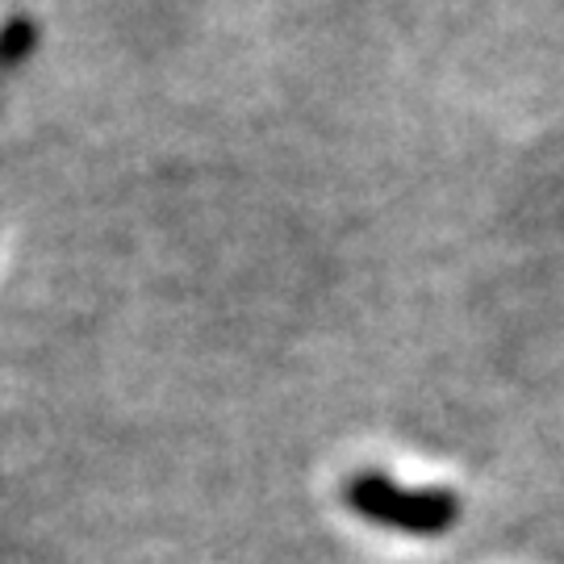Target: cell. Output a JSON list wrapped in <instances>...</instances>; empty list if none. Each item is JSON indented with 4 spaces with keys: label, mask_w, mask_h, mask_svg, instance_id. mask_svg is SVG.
Wrapping results in <instances>:
<instances>
[{
    "label": "cell",
    "mask_w": 564,
    "mask_h": 564,
    "mask_svg": "<svg viewBox=\"0 0 564 564\" xmlns=\"http://www.w3.org/2000/svg\"><path fill=\"white\" fill-rule=\"evenodd\" d=\"M343 498L347 510L360 514L364 523L419 540H435L460 523V498L452 489H405L377 468H360L343 485Z\"/></svg>",
    "instance_id": "cell-1"
}]
</instances>
